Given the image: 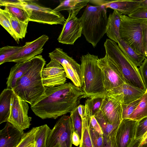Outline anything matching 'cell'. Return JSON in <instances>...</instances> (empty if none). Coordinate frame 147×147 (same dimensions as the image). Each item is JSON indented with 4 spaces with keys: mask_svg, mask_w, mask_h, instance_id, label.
Segmentation results:
<instances>
[{
    "mask_svg": "<svg viewBox=\"0 0 147 147\" xmlns=\"http://www.w3.org/2000/svg\"><path fill=\"white\" fill-rule=\"evenodd\" d=\"M84 96L81 88L70 82L53 87H46L45 95L31 108L42 119H56L74 110Z\"/></svg>",
    "mask_w": 147,
    "mask_h": 147,
    "instance_id": "cell-1",
    "label": "cell"
},
{
    "mask_svg": "<svg viewBox=\"0 0 147 147\" xmlns=\"http://www.w3.org/2000/svg\"><path fill=\"white\" fill-rule=\"evenodd\" d=\"M46 61L41 55L33 58L32 63L27 71L18 80L13 90L22 100L33 106L45 94L41 73Z\"/></svg>",
    "mask_w": 147,
    "mask_h": 147,
    "instance_id": "cell-2",
    "label": "cell"
},
{
    "mask_svg": "<svg viewBox=\"0 0 147 147\" xmlns=\"http://www.w3.org/2000/svg\"><path fill=\"white\" fill-rule=\"evenodd\" d=\"M98 56L88 53L81 57V88L84 98L104 96L105 90L104 76L97 64Z\"/></svg>",
    "mask_w": 147,
    "mask_h": 147,
    "instance_id": "cell-3",
    "label": "cell"
},
{
    "mask_svg": "<svg viewBox=\"0 0 147 147\" xmlns=\"http://www.w3.org/2000/svg\"><path fill=\"white\" fill-rule=\"evenodd\" d=\"M80 18L82 34L88 42L95 47L106 33L108 17L106 8L103 5H88Z\"/></svg>",
    "mask_w": 147,
    "mask_h": 147,
    "instance_id": "cell-4",
    "label": "cell"
},
{
    "mask_svg": "<svg viewBox=\"0 0 147 147\" xmlns=\"http://www.w3.org/2000/svg\"><path fill=\"white\" fill-rule=\"evenodd\" d=\"M104 47L106 55L117 65L126 82L146 91V89L138 68L122 51L117 44L107 39Z\"/></svg>",
    "mask_w": 147,
    "mask_h": 147,
    "instance_id": "cell-5",
    "label": "cell"
},
{
    "mask_svg": "<svg viewBox=\"0 0 147 147\" xmlns=\"http://www.w3.org/2000/svg\"><path fill=\"white\" fill-rule=\"evenodd\" d=\"M144 20L122 15L119 33L121 39L137 53L145 55L142 30Z\"/></svg>",
    "mask_w": 147,
    "mask_h": 147,
    "instance_id": "cell-6",
    "label": "cell"
},
{
    "mask_svg": "<svg viewBox=\"0 0 147 147\" xmlns=\"http://www.w3.org/2000/svg\"><path fill=\"white\" fill-rule=\"evenodd\" d=\"M19 4L27 11L29 21L51 25H63L64 16L59 12L40 5L32 0H19Z\"/></svg>",
    "mask_w": 147,
    "mask_h": 147,
    "instance_id": "cell-7",
    "label": "cell"
},
{
    "mask_svg": "<svg viewBox=\"0 0 147 147\" xmlns=\"http://www.w3.org/2000/svg\"><path fill=\"white\" fill-rule=\"evenodd\" d=\"M73 131L70 116L63 115L51 129L47 140V147H72Z\"/></svg>",
    "mask_w": 147,
    "mask_h": 147,
    "instance_id": "cell-8",
    "label": "cell"
},
{
    "mask_svg": "<svg viewBox=\"0 0 147 147\" xmlns=\"http://www.w3.org/2000/svg\"><path fill=\"white\" fill-rule=\"evenodd\" d=\"M97 64L103 74L107 92H110L126 82L117 65L107 55L98 58Z\"/></svg>",
    "mask_w": 147,
    "mask_h": 147,
    "instance_id": "cell-9",
    "label": "cell"
},
{
    "mask_svg": "<svg viewBox=\"0 0 147 147\" xmlns=\"http://www.w3.org/2000/svg\"><path fill=\"white\" fill-rule=\"evenodd\" d=\"M29 108L28 102L21 99L14 92L11 98L10 114L7 121L21 130L28 128L32 121V117L28 115Z\"/></svg>",
    "mask_w": 147,
    "mask_h": 147,
    "instance_id": "cell-10",
    "label": "cell"
},
{
    "mask_svg": "<svg viewBox=\"0 0 147 147\" xmlns=\"http://www.w3.org/2000/svg\"><path fill=\"white\" fill-rule=\"evenodd\" d=\"M122 94L107 92L105 95L100 111L105 119L112 124H119L122 121Z\"/></svg>",
    "mask_w": 147,
    "mask_h": 147,
    "instance_id": "cell-11",
    "label": "cell"
},
{
    "mask_svg": "<svg viewBox=\"0 0 147 147\" xmlns=\"http://www.w3.org/2000/svg\"><path fill=\"white\" fill-rule=\"evenodd\" d=\"M49 57L58 62L64 68L67 78L77 87L81 88L80 65L60 48L49 53Z\"/></svg>",
    "mask_w": 147,
    "mask_h": 147,
    "instance_id": "cell-12",
    "label": "cell"
},
{
    "mask_svg": "<svg viewBox=\"0 0 147 147\" xmlns=\"http://www.w3.org/2000/svg\"><path fill=\"white\" fill-rule=\"evenodd\" d=\"M49 38L47 35L43 34L33 41L26 42L20 51L8 59L5 63L24 62L39 55L42 52L43 47Z\"/></svg>",
    "mask_w": 147,
    "mask_h": 147,
    "instance_id": "cell-13",
    "label": "cell"
},
{
    "mask_svg": "<svg viewBox=\"0 0 147 147\" xmlns=\"http://www.w3.org/2000/svg\"><path fill=\"white\" fill-rule=\"evenodd\" d=\"M42 77L45 87H53L66 83L67 77L64 68L56 60L51 59L50 61L42 69Z\"/></svg>",
    "mask_w": 147,
    "mask_h": 147,
    "instance_id": "cell-14",
    "label": "cell"
},
{
    "mask_svg": "<svg viewBox=\"0 0 147 147\" xmlns=\"http://www.w3.org/2000/svg\"><path fill=\"white\" fill-rule=\"evenodd\" d=\"M82 26L80 18L73 13H69L57 40L63 44L73 45L82 34Z\"/></svg>",
    "mask_w": 147,
    "mask_h": 147,
    "instance_id": "cell-15",
    "label": "cell"
},
{
    "mask_svg": "<svg viewBox=\"0 0 147 147\" xmlns=\"http://www.w3.org/2000/svg\"><path fill=\"white\" fill-rule=\"evenodd\" d=\"M137 123L130 119L122 120L115 136L118 147H129L135 139Z\"/></svg>",
    "mask_w": 147,
    "mask_h": 147,
    "instance_id": "cell-16",
    "label": "cell"
},
{
    "mask_svg": "<svg viewBox=\"0 0 147 147\" xmlns=\"http://www.w3.org/2000/svg\"><path fill=\"white\" fill-rule=\"evenodd\" d=\"M24 133V131L7 122L0 131V147H16Z\"/></svg>",
    "mask_w": 147,
    "mask_h": 147,
    "instance_id": "cell-17",
    "label": "cell"
},
{
    "mask_svg": "<svg viewBox=\"0 0 147 147\" xmlns=\"http://www.w3.org/2000/svg\"><path fill=\"white\" fill-rule=\"evenodd\" d=\"M140 1L129 0H105L103 5L118 11L123 15L129 16L140 7Z\"/></svg>",
    "mask_w": 147,
    "mask_h": 147,
    "instance_id": "cell-18",
    "label": "cell"
},
{
    "mask_svg": "<svg viewBox=\"0 0 147 147\" xmlns=\"http://www.w3.org/2000/svg\"><path fill=\"white\" fill-rule=\"evenodd\" d=\"M146 91L125 82L111 91L107 92L113 94H122L123 95V104H126L141 97Z\"/></svg>",
    "mask_w": 147,
    "mask_h": 147,
    "instance_id": "cell-19",
    "label": "cell"
},
{
    "mask_svg": "<svg viewBox=\"0 0 147 147\" xmlns=\"http://www.w3.org/2000/svg\"><path fill=\"white\" fill-rule=\"evenodd\" d=\"M33 61V58L24 62L16 63L11 68L6 82L7 88L13 90L18 80L28 70Z\"/></svg>",
    "mask_w": 147,
    "mask_h": 147,
    "instance_id": "cell-20",
    "label": "cell"
},
{
    "mask_svg": "<svg viewBox=\"0 0 147 147\" xmlns=\"http://www.w3.org/2000/svg\"><path fill=\"white\" fill-rule=\"evenodd\" d=\"M0 6H5L4 9L11 16L20 21L28 23L29 17L26 11L18 3V0H0Z\"/></svg>",
    "mask_w": 147,
    "mask_h": 147,
    "instance_id": "cell-21",
    "label": "cell"
},
{
    "mask_svg": "<svg viewBox=\"0 0 147 147\" xmlns=\"http://www.w3.org/2000/svg\"><path fill=\"white\" fill-rule=\"evenodd\" d=\"M122 15L120 12L114 10L108 17L106 34L110 39L117 43L121 39L119 30Z\"/></svg>",
    "mask_w": 147,
    "mask_h": 147,
    "instance_id": "cell-22",
    "label": "cell"
},
{
    "mask_svg": "<svg viewBox=\"0 0 147 147\" xmlns=\"http://www.w3.org/2000/svg\"><path fill=\"white\" fill-rule=\"evenodd\" d=\"M13 90L6 88L0 95V124L7 122L9 116Z\"/></svg>",
    "mask_w": 147,
    "mask_h": 147,
    "instance_id": "cell-23",
    "label": "cell"
},
{
    "mask_svg": "<svg viewBox=\"0 0 147 147\" xmlns=\"http://www.w3.org/2000/svg\"><path fill=\"white\" fill-rule=\"evenodd\" d=\"M89 1L90 0H60L59 5L53 10L59 12L67 10L69 13H73L77 16L80 11L87 5Z\"/></svg>",
    "mask_w": 147,
    "mask_h": 147,
    "instance_id": "cell-24",
    "label": "cell"
},
{
    "mask_svg": "<svg viewBox=\"0 0 147 147\" xmlns=\"http://www.w3.org/2000/svg\"><path fill=\"white\" fill-rule=\"evenodd\" d=\"M117 43L122 51L137 67L141 66L146 58L145 55L137 53L121 39L119 40Z\"/></svg>",
    "mask_w": 147,
    "mask_h": 147,
    "instance_id": "cell-25",
    "label": "cell"
},
{
    "mask_svg": "<svg viewBox=\"0 0 147 147\" xmlns=\"http://www.w3.org/2000/svg\"><path fill=\"white\" fill-rule=\"evenodd\" d=\"M104 95L88 98L85 103V116L90 118L100 110Z\"/></svg>",
    "mask_w": 147,
    "mask_h": 147,
    "instance_id": "cell-26",
    "label": "cell"
},
{
    "mask_svg": "<svg viewBox=\"0 0 147 147\" xmlns=\"http://www.w3.org/2000/svg\"><path fill=\"white\" fill-rule=\"evenodd\" d=\"M103 132L106 136H115L119 124H112L108 122L105 118L100 111L94 115Z\"/></svg>",
    "mask_w": 147,
    "mask_h": 147,
    "instance_id": "cell-27",
    "label": "cell"
},
{
    "mask_svg": "<svg viewBox=\"0 0 147 147\" xmlns=\"http://www.w3.org/2000/svg\"><path fill=\"white\" fill-rule=\"evenodd\" d=\"M82 121L81 138L79 147H93L90 135L89 124L90 118L84 115V112L81 116Z\"/></svg>",
    "mask_w": 147,
    "mask_h": 147,
    "instance_id": "cell-28",
    "label": "cell"
},
{
    "mask_svg": "<svg viewBox=\"0 0 147 147\" xmlns=\"http://www.w3.org/2000/svg\"><path fill=\"white\" fill-rule=\"evenodd\" d=\"M147 116V92L146 91L129 119L138 121Z\"/></svg>",
    "mask_w": 147,
    "mask_h": 147,
    "instance_id": "cell-29",
    "label": "cell"
},
{
    "mask_svg": "<svg viewBox=\"0 0 147 147\" xmlns=\"http://www.w3.org/2000/svg\"><path fill=\"white\" fill-rule=\"evenodd\" d=\"M11 16L5 9H0V24L18 43L20 40L13 30L10 22Z\"/></svg>",
    "mask_w": 147,
    "mask_h": 147,
    "instance_id": "cell-30",
    "label": "cell"
},
{
    "mask_svg": "<svg viewBox=\"0 0 147 147\" xmlns=\"http://www.w3.org/2000/svg\"><path fill=\"white\" fill-rule=\"evenodd\" d=\"M51 129L47 124L38 127L35 136V147H47V140Z\"/></svg>",
    "mask_w": 147,
    "mask_h": 147,
    "instance_id": "cell-31",
    "label": "cell"
},
{
    "mask_svg": "<svg viewBox=\"0 0 147 147\" xmlns=\"http://www.w3.org/2000/svg\"><path fill=\"white\" fill-rule=\"evenodd\" d=\"M10 22L12 28L20 40L24 38L27 33L28 23L20 21L17 18L11 16Z\"/></svg>",
    "mask_w": 147,
    "mask_h": 147,
    "instance_id": "cell-32",
    "label": "cell"
},
{
    "mask_svg": "<svg viewBox=\"0 0 147 147\" xmlns=\"http://www.w3.org/2000/svg\"><path fill=\"white\" fill-rule=\"evenodd\" d=\"M70 118L73 131H75L78 135L81 140L82 137V121L79 114L77 107L70 113Z\"/></svg>",
    "mask_w": 147,
    "mask_h": 147,
    "instance_id": "cell-33",
    "label": "cell"
},
{
    "mask_svg": "<svg viewBox=\"0 0 147 147\" xmlns=\"http://www.w3.org/2000/svg\"><path fill=\"white\" fill-rule=\"evenodd\" d=\"M22 46H6L0 48V64L22 49Z\"/></svg>",
    "mask_w": 147,
    "mask_h": 147,
    "instance_id": "cell-34",
    "label": "cell"
},
{
    "mask_svg": "<svg viewBox=\"0 0 147 147\" xmlns=\"http://www.w3.org/2000/svg\"><path fill=\"white\" fill-rule=\"evenodd\" d=\"M38 127H33L28 132L24 133L16 147H27L35 143V136Z\"/></svg>",
    "mask_w": 147,
    "mask_h": 147,
    "instance_id": "cell-35",
    "label": "cell"
},
{
    "mask_svg": "<svg viewBox=\"0 0 147 147\" xmlns=\"http://www.w3.org/2000/svg\"><path fill=\"white\" fill-rule=\"evenodd\" d=\"M142 97L129 103L122 104V120L129 119L131 115L140 102Z\"/></svg>",
    "mask_w": 147,
    "mask_h": 147,
    "instance_id": "cell-36",
    "label": "cell"
},
{
    "mask_svg": "<svg viewBox=\"0 0 147 147\" xmlns=\"http://www.w3.org/2000/svg\"><path fill=\"white\" fill-rule=\"evenodd\" d=\"M90 135L93 147H103L104 138L103 134L96 131L90 123L89 124Z\"/></svg>",
    "mask_w": 147,
    "mask_h": 147,
    "instance_id": "cell-37",
    "label": "cell"
},
{
    "mask_svg": "<svg viewBox=\"0 0 147 147\" xmlns=\"http://www.w3.org/2000/svg\"><path fill=\"white\" fill-rule=\"evenodd\" d=\"M147 131V116L138 121L135 139L142 138Z\"/></svg>",
    "mask_w": 147,
    "mask_h": 147,
    "instance_id": "cell-38",
    "label": "cell"
},
{
    "mask_svg": "<svg viewBox=\"0 0 147 147\" xmlns=\"http://www.w3.org/2000/svg\"><path fill=\"white\" fill-rule=\"evenodd\" d=\"M128 16L132 18L147 20V9L140 7Z\"/></svg>",
    "mask_w": 147,
    "mask_h": 147,
    "instance_id": "cell-39",
    "label": "cell"
},
{
    "mask_svg": "<svg viewBox=\"0 0 147 147\" xmlns=\"http://www.w3.org/2000/svg\"><path fill=\"white\" fill-rule=\"evenodd\" d=\"M144 86L147 89V58L138 68Z\"/></svg>",
    "mask_w": 147,
    "mask_h": 147,
    "instance_id": "cell-40",
    "label": "cell"
},
{
    "mask_svg": "<svg viewBox=\"0 0 147 147\" xmlns=\"http://www.w3.org/2000/svg\"><path fill=\"white\" fill-rule=\"evenodd\" d=\"M115 136H103L104 143L103 147H118Z\"/></svg>",
    "mask_w": 147,
    "mask_h": 147,
    "instance_id": "cell-41",
    "label": "cell"
},
{
    "mask_svg": "<svg viewBox=\"0 0 147 147\" xmlns=\"http://www.w3.org/2000/svg\"><path fill=\"white\" fill-rule=\"evenodd\" d=\"M143 41L145 55L147 58V20H144L142 24Z\"/></svg>",
    "mask_w": 147,
    "mask_h": 147,
    "instance_id": "cell-42",
    "label": "cell"
},
{
    "mask_svg": "<svg viewBox=\"0 0 147 147\" xmlns=\"http://www.w3.org/2000/svg\"><path fill=\"white\" fill-rule=\"evenodd\" d=\"M90 123L96 131L98 133L103 134V132L101 128L94 115L91 116L90 117Z\"/></svg>",
    "mask_w": 147,
    "mask_h": 147,
    "instance_id": "cell-43",
    "label": "cell"
},
{
    "mask_svg": "<svg viewBox=\"0 0 147 147\" xmlns=\"http://www.w3.org/2000/svg\"><path fill=\"white\" fill-rule=\"evenodd\" d=\"M80 140L78 134L74 131H73L72 136V144L76 146L80 145Z\"/></svg>",
    "mask_w": 147,
    "mask_h": 147,
    "instance_id": "cell-44",
    "label": "cell"
},
{
    "mask_svg": "<svg viewBox=\"0 0 147 147\" xmlns=\"http://www.w3.org/2000/svg\"><path fill=\"white\" fill-rule=\"evenodd\" d=\"M142 138V137L137 139H135L129 147H139L141 144Z\"/></svg>",
    "mask_w": 147,
    "mask_h": 147,
    "instance_id": "cell-45",
    "label": "cell"
},
{
    "mask_svg": "<svg viewBox=\"0 0 147 147\" xmlns=\"http://www.w3.org/2000/svg\"><path fill=\"white\" fill-rule=\"evenodd\" d=\"M147 143V131L144 134L142 137V140L141 142V144L139 147L146 144Z\"/></svg>",
    "mask_w": 147,
    "mask_h": 147,
    "instance_id": "cell-46",
    "label": "cell"
},
{
    "mask_svg": "<svg viewBox=\"0 0 147 147\" xmlns=\"http://www.w3.org/2000/svg\"><path fill=\"white\" fill-rule=\"evenodd\" d=\"M140 7H143L147 9V0H140Z\"/></svg>",
    "mask_w": 147,
    "mask_h": 147,
    "instance_id": "cell-47",
    "label": "cell"
},
{
    "mask_svg": "<svg viewBox=\"0 0 147 147\" xmlns=\"http://www.w3.org/2000/svg\"><path fill=\"white\" fill-rule=\"evenodd\" d=\"M27 147H35V142L34 143L30 144Z\"/></svg>",
    "mask_w": 147,
    "mask_h": 147,
    "instance_id": "cell-48",
    "label": "cell"
},
{
    "mask_svg": "<svg viewBox=\"0 0 147 147\" xmlns=\"http://www.w3.org/2000/svg\"><path fill=\"white\" fill-rule=\"evenodd\" d=\"M139 147H147V144H144Z\"/></svg>",
    "mask_w": 147,
    "mask_h": 147,
    "instance_id": "cell-49",
    "label": "cell"
},
{
    "mask_svg": "<svg viewBox=\"0 0 147 147\" xmlns=\"http://www.w3.org/2000/svg\"><path fill=\"white\" fill-rule=\"evenodd\" d=\"M146 92H147V89H146Z\"/></svg>",
    "mask_w": 147,
    "mask_h": 147,
    "instance_id": "cell-50",
    "label": "cell"
},
{
    "mask_svg": "<svg viewBox=\"0 0 147 147\" xmlns=\"http://www.w3.org/2000/svg\"><path fill=\"white\" fill-rule=\"evenodd\" d=\"M147 144V143H146V144Z\"/></svg>",
    "mask_w": 147,
    "mask_h": 147,
    "instance_id": "cell-51",
    "label": "cell"
}]
</instances>
